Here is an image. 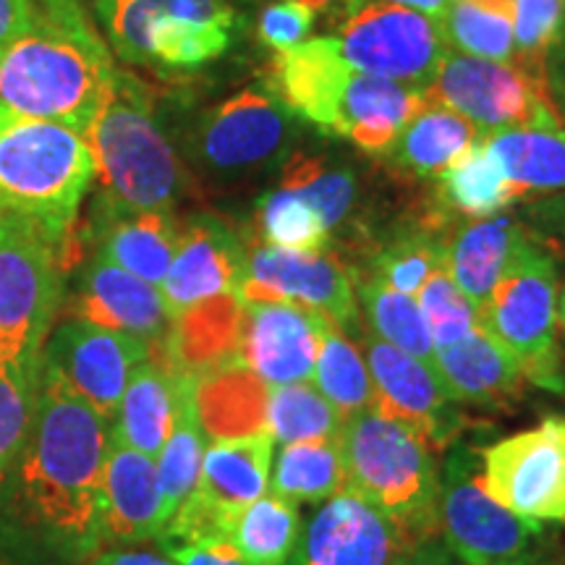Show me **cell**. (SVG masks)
<instances>
[{"instance_id":"1","label":"cell","mask_w":565,"mask_h":565,"mask_svg":"<svg viewBox=\"0 0 565 565\" xmlns=\"http://www.w3.org/2000/svg\"><path fill=\"white\" fill-rule=\"evenodd\" d=\"M40 398L17 466V500L32 524L82 553L100 545V479L110 424L42 366Z\"/></svg>"},{"instance_id":"2","label":"cell","mask_w":565,"mask_h":565,"mask_svg":"<svg viewBox=\"0 0 565 565\" xmlns=\"http://www.w3.org/2000/svg\"><path fill=\"white\" fill-rule=\"evenodd\" d=\"M116 63L79 0H34V19L0 58V103L87 137L108 103Z\"/></svg>"},{"instance_id":"3","label":"cell","mask_w":565,"mask_h":565,"mask_svg":"<svg viewBox=\"0 0 565 565\" xmlns=\"http://www.w3.org/2000/svg\"><path fill=\"white\" fill-rule=\"evenodd\" d=\"M265 89L294 118L366 154H387L424 105V92L351 68L330 34L275 53Z\"/></svg>"},{"instance_id":"4","label":"cell","mask_w":565,"mask_h":565,"mask_svg":"<svg viewBox=\"0 0 565 565\" xmlns=\"http://www.w3.org/2000/svg\"><path fill=\"white\" fill-rule=\"evenodd\" d=\"M95 179L87 137L0 103V217L34 231L63 257Z\"/></svg>"},{"instance_id":"5","label":"cell","mask_w":565,"mask_h":565,"mask_svg":"<svg viewBox=\"0 0 565 565\" xmlns=\"http://www.w3.org/2000/svg\"><path fill=\"white\" fill-rule=\"evenodd\" d=\"M87 141L103 183L105 210H166L183 192V168L160 129L145 84L116 71L110 97L92 124Z\"/></svg>"},{"instance_id":"6","label":"cell","mask_w":565,"mask_h":565,"mask_svg":"<svg viewBox=\"0 0 565 565\" xmlns=\"http://www.w3.org/2000/svg\"><path fill=\"white\" fill-rule=\"evenodd\" d=\"M345 490L362 494L391 515L414 540L437 534V469L433 445L406 424L372 412L343 422L338 435Z\"/></svg>"},{"instance_id":"7","label":"cell","mask_w":565,"mask_h":565,"mask_svg":"<svg viewBox=\"0 0 565 565\" xmlns=\"http://www.w3.org/2000/svg\"><path fill=\"white\" fill-rule=\"evenodd\" d=\"M557 263L550 244L526 228L479 309V328L519 359L526 383L563 393V345L557 330Z\"/></svg>"},{"instance_id":"8","label":"cell","mask_w":565,"mask_h":565,"mask_svg":"<svg viewBox=\"0 0 565 565\" xmlns=\"http://www.w3.org/2000/svg\"><path fill=\"white\" fill-rule=\"evenodd\" d=\"M118 58L158 74H189L228 51L238 13L231 0H97Z\"/></svg>"},{"instance_id":"9","label":"cell","mask_w":565,"mask_h":565,"mask_svg":"<svg viewBox=\"0 0 565 565\" xmlns=\"http://www.w3.org/2000/svg\"><path fill=\"white\" fill-rule=\"evenodd\" d=\"M328 17L335 51L351 68L419 92L433 84L448 51L440 24L406 6L353 0Z\"/></svg>"},{"instance_id":"10","label":"cell","mask_w":565,"mask_h":565,"mask_svg":"<svg viewBox=\"0 0 565 565\" xmlns=\"http://www.w3.org/2000/svg\"><path fill=\"white\" fill-rule=\"evenodd\" d=\"M424 103L463 116L479 137L505 129H563L547 82L515 63L445 51Z\"/></svg>"},{"instance_id":"11","label":"cell","mask_w":565,"mask_h":565,"mask_svg":"<svg viewBox=\"0 0 565 565\" xmlns=\"http://www.w3.org/2000/svg\"><path fill=\"white\" fill-rule=\"evenodd\" d=\"M437 534L463 565H498L540 547L545 524L494 503L479 475L477 448L458 445L440 469Z\"/></svg>"},{"instance_id":"12","label":"cell","mask_w":565,"mask_h":565,"mask_svg":"<svg viewBox=\"0 0 565 565\" xmlns=\"http://www.w3.org/2000/svg\"><path fill=\"white\" fill-rule=\"evenodd\" d=\"M63 257L24 225L0 217V362L42 366L61 309Z\"/></svg>"},{"instance_id":"13","label":"cell","mask_w":565,"mask_h":565,"mask_svg":"<svg viewBox=\"0 0 565 565\" xmlns=\"http://www.w3.org/2000/svg\"><path fill=\"white\" fill-rule=\"evenodd\" d=\"M273 448L270 433L212 440L210 448H204L194 492L162 529V547L228 536L236 515L267 492Z\"/></svg>"},{"instance_id":"14","label":"cell","mask_w":565,"mask_h":565,"mask_svg":"<svg viewBox=\"0 0 565 565\" xmlns=\"http://www.w3.org/2000/svg\"><path fill=\"white\" fill-rule=\"evenodd\" d=\"M479 475L494 503L536 524H565V416L477 448Z\"/></svg>"},{"instance_id":"15","label":"cell","mask_w":565,"mask_h":565,"mask_svg":"<svg viewBox=\"0 0 565 565\" xmlns=\"http://www.w3.org/2000/svg\"><path fill=\"white\" fill-rule=\"evenodd\" d=\"M296 118L267 89H242L194 126L192 152L204 171L242 179L270 171L294 152Z\"/></svg>"},{"instance_id":"16","label":"cell","mask_w":565,"mask_h":565,"mask_svg":"<svg viewBox=\"0 0 565 565\" xmlns=\"http://www.w3.org/2000/svg\"><path fill=\"white\" fill-rule=\"evenodd\" d=\"M236 296L244 303H296L328 317L338 328L359 333L353 270L328 249L288 252L267 244L246 246V267Z\"/></svg>"},{"instance_id":"17","label":"cell","mask_w":565,"mask_h":565,"mask_svg":"<svg viewBox=\"0 0 565 565\" xmlns=\"http://www.w3.org/2000/svg\"><path fill=\"white\" fill-rule=\"evenodd\" d=\"M416 542L362 494L341 490L301 524L286 565H398Z\"/></svg>"},{"instance_id":"18","label":"cell","mask_w":565,"mask_h":565,"mask_svg":"<svg viewBox=\"0 0 565 565\" xmlns=\"http://www.w3.org/2000/svg\"><path fill=\"white\" fill-rule=\"evenodd\" d=\"M150 351L152 345L137 335L68 320L47 335L42 345V366L110 422L129 377L150 359Z\"/></svg>"},{"instance_id":"19","label":"cell","mask_w":565,"mask_h":565,"mask_svg":"<svg viewBox=\"0 0 565 565\" xmlns=\"http://www.w3.org/2000/svg\"><path fill=\"white\" fill-rule=\"evenodd\" d=\"M372 374V412L406 424L433 445L435 454L456 443L463 429V416L456 401L437 377L435 364L380 341L372 333L359 335Z\"/></svg>"},{"instance_id":"20","label":"cell","mask_w":565,"mask_h":565,"mask_svg":"<svg viewBox=\"0 0 565 565\" xmlns=\"http://www.w3.org/2000/svg\"><path fill=\"white\" fill-rule=\"evenodd\" d=\"M328 322V317L296 303H246L238 362L267 387L309 383Z\"/></svg>"},{"instance_id":"21","label":"cell","mask_w":565,"mask_h":565,"mask_svg":"<svg viewBox=\"0 0 565 565\" xmlns=\"http://www.w3.org/2000/svg\"><path fill=\"white\" fill-rule=\"evenodd\" d=\"M246 246L228 223L215 215H194L181 225L173 263L160 282L171 317L223 294H236L244 278Z\"/></svg>"},{"instance_id":"22","label":"cell","mask_w":565,"mask_h":565,"mask_svg":"<svg viewBox=\"0 0 565 565\" xmlns=\"http://www.w3.org/2000/svg\"><path fill=\"white\" fill-rule=\"evenodd\" d=\"M74 317L97 328L137 335L150 345L166 341L173 322L158 286L103 257L84 267L74 296Z\"/></svg>"},{"instance_id":"23","label":"cell","mask_w":565,"mask_h":565,"mask_svg":"<svg viewBox=\"0 0 565 565\" xmlns=\"http://www.w3.org/2000/svg\"><path fill=\"white\" fill-rule=\"evenodd\" d=\"M435 372L456 404L511 412L521 404L526 377L519 359L484 328L435 351Z\"/></svg>"},{"instance_id":"24","label":"cell","mask_w":565,"mask_h":565,"mask_svg":"<svg viewBox=\"0 0 565 565\" xmlns=\"http://www.w3.org/2000/svg\"><path fill=\"white\" fill-rule=\"evenodd\" d=\"M166 529L162 492L154 458L110 443L100 479V542H145Z\"/></svg>"},{"instance_id":"25","label":"cell","mask_w":565,"mask_h":565,"mask_svg":"<svg viewBox=\"0 0 565 565\" xmlns=\"http://www.w3.org/2000/svg\"><path fill=\"white\" fill-rule=\"evenodd\" d=\"M246 303L236 294L207 299L175 315L166 341L152 345L154 356L175 370L200 377L202 372L238 359Z\"/></svg>"},{"instance_id":"26","label":"cell","mask_w":565,"mask_h":565,"mask_svg":"<svg viewBox=\"0 0 565 565\" xmlns=\"http://www.w3.org/2000/svg\"><path fill=\"white\" fill-rule=\"evenodd\" d=\"M179 380L181 370L150 353V359L134 370L121 404L113 414V443L158 458L173 429Z\"/></svg>"},{"instance_id":"27","label":"cell","mask_w":565,"mask_h":565,"mask_svg":"<svg viewBox=\"0 0 565 565\" xmlns=\"http://www.w3.org/2000/svg\"><path fill=\"white\" fill-rule=\"evenodd\" d=\"M97 215H100L97 257L108 259L152 286H160L173 263L175 246H179L181 225L173 221L171 212L97 207Z\"/></svg>"},{"instance_id":"28","label":"cell","mask_w":565,"mask_h":565,"mask_svg":"<svg viewBox=\"0 0 565 565\" xmlns=\"http://www.w3.org/2000/svg\"><path fill=\"white\" fill-rule=\"evenodd\" d=\"M526 225L513 221L511 215L482 217L463 223L461 228L445 236V270L466 299L479 309L490 299L494 282L511 259Z\"/></svg>"},{"instance_id":"29","label":"cell","mask_w":565,"mask_h":565,"mask_svg":"<svg viewBox=\"0 0 565 565\" xmlns=\"http://www.w3.org/2000/svg\"><path fill=\"white\" fill-rule=\"evenodd\" d=\"M267 387L249 366L231 359L196 377V412L212 440L267 433Z\"/></svg>"},{"instance_id":"30","label":"cell","mask_w":565,"mask_h":565,"mask_svg":"<svg viewBox=\"0 0 565 565\" xmlns=\"http://www.w3.org/2000/svg\"><path fill=\"white\" fill-rule=\"evenodd\" d=\"M479 139L521 200L565 192V129H505Z\"/></svg>"},{"instance_id":"31","label":"cell","mask_w":565,"mask_h":565,"mask_svg":"<svg viewBox=\"0 0 565 565\" xmlns=\"http://www.w3.org/2000/svg\"><path fill=\"white\" fill-rule=\"evenodd\" d=\"M477 139V129L463 116L427 103L406 124V129L401 131V137L395 139L393 150L385 158L391 160L395 171L404 175L437 179Z\"/></svg>"},{"instance_id":"32","label":"cell","mask_w":565,"mask_h":565,"mask_svg":"<svg viewBox=\"0 0 565 565\" xmlns=\"http://www.w3.org/2000/svg\"><path fill=\"white\" fill-rule=\"evenodd\" d=\"M435 183L440 210L458 212V215L475 217V221L503 215V210L521 202V194L505 179L503 168L498 166L482 139H477L469 150L458 154L437 175Z\"/></svg>"},{"instance_id":"33","label":"cell","mask_w":565,"mask_h":565,"mask_svg":"<svg viewBox=\"0 0 565 565\" xmlns=\"http://www.w3.org/2000/svg\"><path fill=\"white\" fill-rule=\"evenodd\" d=\"M204 448H207V433H204L200 412H196V377L189 372H181L173 429L168 435L166 445H162L160 456L154 458V463H158L166 526L175 515V511L186 503L189 494L194 492L196 479H200Z\"/></svg>"},{"instance_id":"34","label":"cell","mask_w":565,"mask_h":565,"mask_svg":"<svg viewBox=\"0 0 565 565\" xmlns=\"http://www.w3.org/2000/svg\"><path fill=\"white\" fill-rule=\"evenodd\" d=\"M280 189L299 194L320 212L330 233L341 231L359 204V175L345 162L294 150L280 166Z\"/></svg>"},{"instance_id":"35","label":"cell","mask_w":565,"mask_h":565,"mask_svg":"<svg viewBox=\"0 0 565 565\" xmlns=\"http://www.w3.org/2000/svg\"><path fill=\"white\" fill-rule=\"evenodd\" d=\"M437 267H445L443 217H424L422 223L393 231L370 257L372 278L395 291L416 296Z\"/></svg>"},{"instance_id":"36","label":"cell","mask_w":565,"mask_h":565,"mask_svg":"<svg viewBox=\"0 0 565 565\" xmlns=\"http://www.w3.org/2000/svg\"><path fill=\"white\" fill-rule=\"evenodd\" d=\"M345 490V471L338 440L282 445L267 492L286 503H324Z\"/></svg>"},{"instance_id":"37","label":"cell","mask_w":565,"mask_h":565,"mask_svg":"<svg viewBox=\"0 0 565 565\" xmlns=\"http://www.w3.org/2000/svg\"><path fill=\"white\" fill-rule=\"evenodd\" d=\"M353 282H356V296L364 307L372 335L412 353L422 362L435 364V341L414 296L395 291L372 275H364V278L353 275Z\"/></svg>"},{"instance_id":"38","label":"cell","mask_w":565,"mask_h":565,"mask_svg":"<svg viewBox=\"0 0 565 565\" xmlns=\"http://www.w3.org/2000/svg\"><path fill=\"white\" fill-rule=\"evenodd\" d=\"M312 380L317 391L328 398V404L341 414L343 422L372 408L374 387L364 353L356 341H351L349 333L333 322H328L324 328Z\"/></svg>"},{"instance_id":"39","label":"cell","mask_w":565,"mask_h":565,"mask_svg":"<svg viewBox=\"0 0 565 565\" xmlns=\"http://www.w3.org/2000/svg\"><path fill=\"white\" fill-rule=\"evenodd\" d=\"M299 534V508L265 492L236 515L228 540L249 565H286Z\"/></svg>"},{"instance_id":"40","label":"cell","mask_w":565,"mask_h":565,"mask_svg":"<svg viewBox=\"0 0 565 565\" xmlns=\"http://www.w3.org/2000/svg\"><path fill=\"white\" fill-rule=\"evenodd\" d=\"M341 427V414L315 385H278L267 393V433L275 443L338 440Z\"/></svg>"},{"instance_id":"41","label":"cell","mask_w":565,"mask_h":565,"mask_svg":"<svg viewBox=\"0 0 565 565\" xmlns=\"http://www.w3.org/2000/svg\"><path fill=\"white\" fill-rule=\"evenodd\" d=\"M440 32L450 51L494 63H513L511 9H492L475 0H450L440 19Z\"/></svg>"},{"instance_id":"42","label":"cell","mask_w":565,"mask_h":565,"mask_svg":"<svg viewBox=\"0 0 565 565\" xmlns=\"http://www.w3.org/2000/svg\"><path fill=\"white\" fill-rule=\"evenodd\" d=\"M254 221L263 244L288 252H324L333 242V233L322 215L299 194L273 189L254 204Z\"/></svg>"},{"instance_id":"43","label":"cell","mask_w":565,"mask_h":565,"mask_svg":"<svg viewBox=\"0 0 565 565\" xmlns=\"http://www.w3.org/2000/svg\"><path fill=\"white\" fill-rule=\"evenodd\" d=\"M42 366L0 362V484L17 466L30 437L40 398Z\"/></svg>"},{"instance_id":"44","label":"cell","mask_w":565,"mask_h":565,"mask_svg":"<svg viewBox=\"0 0 565 565\" xmlns=\"http://www.w3.org/2000/svg\"><path fill=\"white\" fill-rule=\"evenodd\" d=\"M513 63L545 79V61L563 40V0H511Z\"/></svg>"},{"instance_id":"45","label":"cell","mask_w":565,"mask_h":565,"mask_svg":"<svg viewBox=\"0 0 565 565\" xmlns=\"http://www.w3.org/2000/svg\"><path fill=\"white\" fill-rule=\"evenodd\" d=\"M414 299L419 303L424 320H427L429 335L435 341V351L461 341L471 330L479 328L477 307L458 291V286L445 267H437L429 275Z\"/></svg>"},{"instance_id":"46","label":"cell","mask_w":565,"mask_h":565,"mask_svg":"<svg viewBox=\"0 0 565 565\" xmlns=\"http://www.w3.org/2000/svg\"><path fill=\"white\" fill-rule=\"evenodd\" d=\"M317 19V11L312 6L301 3V0H275V3L265 6L257 21V34L263 45L270 51H291V47L301 45L309 40Z\"/></svg>"},{"instance_id":"47","label":"cell","mask_w":565,"mask_h":565,"mask_svg":"<svg viewBox=\"0 0 565 565\" xmlns=\"http://www.w3.org/2000/svg\"><path fill=\"white\" fill-rule=\"evenodd\" d=\"M175 565H249L233 547L228 536H207V540L186 542V545L162 547Z\"/></svg>"},{"instance_id":"48","label":"cell","mask_w":565,"mask_h":565,"mask_svg":"<svg viewBox=\"0 0 565 565\" xmlns=\"http://www.w3.org/2000/svg\"><path fill=\"white\" fill-rule=\"evenodd\" d=\"M532 231L545 238L547 244L565 246V192L550 194L545 200H536L529 207Z\"/></svg>"},{"instance_id":"49","label":"cell","mask_w":565,"mask_h":565,"mask_svg":"<svg viewBox=\"0 0 565 565\" xmlns=\"http://www.w3.org/2000/svg\"><path fill=\"white\" fill-rule=\"evenodd\" d=\"M34 19V0H0V58Z\"/></svg>"},{"instance_id":"50","label":"cell","mask_w":565,"mask_h":565,"mask_svg":"<svg viewBox=\"0 0 565 565\" xmlns=\"http://www.w3.org/2000/svg\"><path fill=\"white\" fill-rule=\"evenodd\" d=\"M398 565H463V563L458 561L448 547H445L440 536H427V540L416 542Z\"/></svg>"},{"instance_id":"51","label":"cell","mask_w":565,"mask_h":565,"mask_svg":"<svg viewBox=\"0 0 565 565\" xmlns=\"http://www.w3.org/2000/svg\"><path fill=\"white\" fill-rule=\"evenodd\" d=\"M545 82L553 97L557 113L565 121V38L553 47V53L545 61Z\"/></svg>"},{"instance_id":"52","label":"cell","mask_w":565,"mask_h":565,"mask_svg":"<svg viewBox=\"0 0 565 565\" xmlns=\"http://www.w3.org/2000/svg\"><path fill=\"white\" fill-rule=\"evenodd\" d=\"M92 565H175L171 555L152 553V550H108L97 555Z\"/></svg>"},{"instance_id":"53","label":"cell","mask_w":565,"mask_h":565,"mask_svg":"<svg viewBox=\"0 0 565 565\" xmlns=\"http://www.w3.org/2000/svg\"><path fill=\"white\" fill-rule=\"evenodd\" d=\"M353 3V0H351ZM383 3H395V6H406V9H414L424 13V17L435 19L437 24H440V19L445 17V11H448L450 0H383Z\"/></svg>"},{"instance_id":"54","label":"cell","mask_w":565,"mask_h":565,"mask_svg":"<svg viewBox=\"0 0 565 565\" xmlns=\"http://www.w3.org/2000/svg\"><path fill=\"white\" fill-rule=\"evenodd\" d=\"M498 565H563L557 557L550 553L547 545H540L536 550H532V553L515 557V561H508V563H498Z\"/></svg>"},{"instance_id":"55","label":"cell","mask_w":565,"mask_h":565,"mask_svg":"<svg viewBox=\"0 0 565 565\" xmlns=\"http://www.w3.org/2000/svg\"><path fill=\"white\" fill-rule=\"evenodd\" d=\"M301 3H307V6H312L315 11H335V9H341V6H345V3H351V0H301Z\"/></svg>"},{"instance_id":"56","label":"cell","mask_w":565,"mask_h":565,"mask_svg":"<svg viewBox=\"0 0 565 565\" xmlns=\"http://www.w3.org/2000/svg\"><path fill=\"white\" fill-rule=\"evenodd\" d=\"M557 330H561L565 338V280L563 286L557 288Z\"/></svg>"},{"instance_id":"57","label":"cell","mask_w":565,"mask_h":565,"mask_svg":"<svg viewBox=\"0 0 565 565\" xmlns=\"http://www.w3.org/2000/svg\"><path fill=\"white\" fill-rule=\"evenodd\" d=\"M475 3L492 6V9H511V0H475Z\"/></svg>"},{"instance_id":"58","label":"cell","mask_w":565,"mask_h":565,"mask_svg":"<svg viewBox=\"0 0 565 565\" xmlns=\"http://www.w3.org/2000/svg\"><path fill=\"white\" fill-rule=\"evenodd\" d=\"M563 395H565V364H563Z\"/></svg>"},{"instance_id":"59","label":"cell","mask_w":565,"mask_h":565,"mask_svg":"<svg viewBox=\"0 0 565 565\" xmlns=\"http://www.w3.org/2000/svg\"><path fill=\"white\" fill-rule=\"evenodd\" d=\"M563 13H565V0H563ZM563 38H565V32H563Z\"/></svg>"},{"instance_id":"60","label":"cell","mask_w":565,"mask_h":565,"mask_svg":"<svg viewBox=\"0 0 565 565\" xmlns=\"http://www.w3.org/2000/svg\"><path fill=\"white\" fill-rule=\"evenodd\" d=\"M563 129H565V121H563Z\"/></svg>"}]
</instances>
